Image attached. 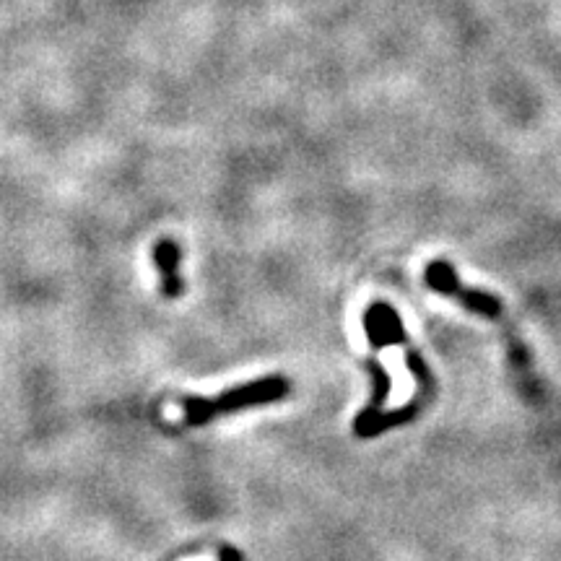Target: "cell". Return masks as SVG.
<instances>
[{"instance_id":"obj_1","label":"cell","mask_w":561,"mask_h":561,"mask_svg":"<svg viewBox=\"0 0 561 561\" xmlns=\"http://www.w3.org/2000/svg\"><path fill=\"white\" fill-rule=\"evenodd\" d=\"M289 395V380L286 377H263V380L247 382V385L232 387L216 398H187L182 400V421L187 426H206L219 416L226 413L242 411V408L265 406V403H276V400Z\"/></svg>"},{"instance_id":"obj_2","label":"cell","mask_w":561,"mask_h":561,"mask_svg":"<svg viewBox=\"0 0 561 561\" xmlns=\"http://www.w3.org/2000/svg\"><path fill=\"white\" fill-rule=\"evenodd\" d=\"M424 278L429 289H434L442 297L455 299V302L463 304L465 310L473 312V315L489 317V320H497L502 315V299L489 294V291L468 289V286L460 284L455 271H452V265L445 263V260H432V263L426 265Z\"/></svg>"},{"instance_id":"obj_3","label":"cell","mask_w":561,"mask_h":561,"mask_svg":"<svg viewBox=\"0 0 561 561\" xmlns=\"http://www.w3.org/2000/svg\"><path fill=\"white\" fill-rule=\"evenodd\" d=\"M180 255H182L180 245L172 242V239H162V242H156L154 263H156V271H159V278H162V294L167 299H177L182 294V289H185L180 273H177Z\"/></svg>"},{"instance_id":"obj_4","label":"cell","mask_w":561,"mask_h":561,"mask_svg":"<svg viewBox=\"0 0 561 561\" xmlns=\"http://www.w3.org/2000/svg\"><path fill=\"white\" fill-rule=\"evenodd\" d=\"M369 369H372V380H374V387H372V400H369L367 411H380L382 406H385L387 395H390V387H393V380H390V374L385 372V367H382L377 359H374L372 364H369Z\"/></svg>"},{"instance_id":"obj_5","label":"cell","mask_w":561,"mask_h":561,"mask_svg":"<svg viewBox=\"0 0 561 561\" xmlns=\"http://www.w3.org/2000/svg\"><path fill=\"white\" fill-rule=\"evenodd\" d=\"M221 561H242V554H239L237 549H221Z\"/></svg>"}]
</instances>
